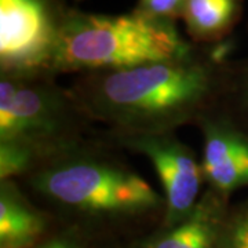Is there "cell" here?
I'll list each match as a JSON object with an SVG mask.
<instances>
[{
	"instance_id": "cell-1",
	"label": "cell",
	"mask_w": 248,
	"mask_h": 248,
	"mask_svg": "<svg viewBox=\"0 0 248 248\" xmlns=\"http://www.w3.org/2000/svg\"><path fill=\"white\" fill-rule=\"evenodd\" d=\"M229 69L223 54L202 57L192 50L127 69L79 75L71 91L109 138L175 133L221 108Z\"/></svg>"
},
{
	"instance_id": "cell-2",
	"label": "cell",
	"mask_w": 248,
	"mask_h": 248,
	"mask_svg": "<svg viewBox=\"0 0 248 248\" xmlns=\"http://www.w3.org/2000/svg\"><path fill=\"white\" fill-rule=\"evenodd\" d=\"M45 202L93 221H123L166 211L164 196L124 161L91 143L24 177Z\"/></svg>"
},
{
	"instance_id": "cell-3",
	"label": "cell",
	"mask_w": 248,
	"mask_h": 248,
	"mask_svg": "<svg viewBox=\"0 0 248 248\" xmlns=\"http://www.w3.org/2000/svg\"><path fill=\"white\" fill-rule=\"evenodd\" d=\"M192 50L172 22L135 10L123 16L69 13L61 21L51 73L120 71Z\"/></svg>"
},
{
	"instance_id": "cell-4",
	"label": "cell",
	"mask_w": 248,
	"mask_h": 248,
	"mask_svg": "<svg viewBox=\"0 0 248 248\" xmlns=\"http://www.w3.org/2000/svg\"><path fill=\"white\" fill-rule=\"evenodd\" d=\"M0 75V142L28 149L39 167L68 152L97 143L90 135L94 123L71 89L57 84L55 75Z\"/></svg>"
},
{
	"instance_id": "cell-5",
	"label": "cell",
	"mask_w": 248,
	"mask_h": 248,
	"mask_svg": "<svg viewBox=\"0 0 248 248\" xmlns=\"http://www.w3.org/2000/svg\"><path fill=\"white\" fill-rule=\"evenodd\" d=\"M110 142L145 156L152 163L163 186L166 202L163 228L182 223L195 214L204 185L202 163L175 133L115 137Z\"/></svg>"
},
{
	"instance_id": "cell-6",
	"label": "cell",
	"mask_w": 248,
	"mask_h": 248,
	"mask_svg": "<svg viewBox=\"0 0 248 248\" xmlns=\"http://www.w3.org/2000/svg\"><path fill=\"white\" fill-rule=\"evenodd\" d=\"M61 21L47 0H0L1 73H51Z\"/></svg>"
},
{
	"instance_id": "cell-7",
	"label": "cell",
	"mask_w": 248,
	"mask_h": 248,
	"mask_svg": "<svg viewBox=\"0 0 248 248\" xmlns=\"http://www.w3.org/2000/svg\"><path fill=\"white\" fill-rule=\"evenodd\" d=\"M197 127L203 135L205 190L229 202L237 190L248 187V131L221 108L203 117Z\"/></svg>"
},
{
	"instance_id": "cell-8",
	"label": "cell",
	"mask_w": 248,
	"mask_h": 248,
	"mask_svg": "<svg viewBox=\"0 0 248 248\" xmlns=\"http://www.w3.org/2000/svg\"><path fill=\"white\" fill-rule=\"evenodd\" d=\"M48 217L16 179L0 181V248H36L45 240Z\"/></svg>"
},
{
	"instance_id": "cell-9",
	"label": "cell",
	"mask_w": 248,
	"mask_h": 248,
	"mask_svg": "<svg viewBox=\"0 0 248 248\" xmlns=\"http://www.w3.org/2000/svg\"><path fill=\"white\" fill-rule=\"evenodd\" d=\"M241 9L243 0H187L182 19L195 42L215 43L231 33Z\"/></svg>"
},
{
	"instance_id": "cell-10",
	"label": "cell",
	"mask_w": 248,
	"mask_h": 248,
	"mask_svg": "<svg viewBox=\"0 0 248 248\" xmlns=\"http://www.w3.org/2000/svg\"><path fill=\"white\" fill-rule=\"evenodd\" d=\"M221 200L218 196L205 190L197 203L195 214L189 219L171 228L161 226L159 232L138 243L137 248H192L205 219L213 211L215 204Z\"/></svg>"
},
{
	"instance_id": "cell-11",
	"label": "cell",
	"mask_w": 248,
	"mask_h": 248,
	"mask_svg": "<svg viewBox=\"0 0 248 248\" xmlns=\"http://www.w3.org/2000/svg\"><path fill=\"white\" fill-rule=\"evenodd\" d=\"M221 107L241 128L248 131V61L229 69Z\"/></svg>"
},
{
	"instance_id": "cell-12",
	"label": "cell",
	"mask_w": 248,
	"mask_h": 248,
	"mask_svg": "<svg viewBox=\"0 0 248 248\" xmlns=\"http://www.w3.org/2000/svg\"><path fill=\"white\" fill-rule=\"evenodd\" d=\"M214 248H248V202L226 208L217 228Z\"/></svg>"
},
{
	"instance_id": "cell-13",
	"label": "cell",
	"mask_w": 248,
	"mask_h": 248,
	"mask_svg": "<svg viewBox=\"0 0 248 248\" xmlns=\"http://www.w3.org/2000/svg\"><path fill=\"white\" fill-rule=\"evenodd\" d=\"M187 0H138L135 11L146 17L174 22L182 18Z\"/></svg>"
},
{
	"instance_id": "cell-14",
	"label": "cell",
	"mask_w": 248,
	"mask_h": 248,
	"mask_svg": "<svg viewBox=\"0 0 248 248\" xmlns=\"http://www.w3.org/2000/svg\"><path fill=\"white\" fill-rule=\"evenodd\" d=\"M228 207H229V202H223V200L215 204L213 211L210 213L208 218L204 222L203 228L199 233L196 241L193 243L192 248H214L218 223H219V219L222 218V215L226 211Z\"/></svg>"
},
{
	"instance_id": "cell-15",
	"label": "cell",
	"mask_w": 248,
	"mask_h": 248,
	"mask_svg": "<svg viewBox=\"0 0 248 248\" xmlns=\"http://www.w3.org/2000/svg\"><path fill=\"white\" fill-rule=\"evenodd\" d=\"M36 248H87L84 241L78 234H60L51 239L45 240L40 246Z\"/></svg>"
}]
</instances>
